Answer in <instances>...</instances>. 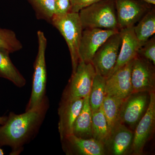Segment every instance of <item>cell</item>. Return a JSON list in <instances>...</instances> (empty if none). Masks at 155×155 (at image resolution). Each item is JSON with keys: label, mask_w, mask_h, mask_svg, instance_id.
Listing matches in <instances>:
<instances>
[{"label": "cell", "mask_w": 155, "mask_h": 155, "mask_svg": "<svg viewBox=\"0 0 155 155\" xmlns=\"http://www.w3.org/2000/svg\"><path fill=\"white\" fill-rule=\"evenodd\" d=\"M140 1H143V2L148 3L150 5H155V0H140Z\"/></svg>", "instance_id": "f1b7e54d"}, {"label": "cell", "mask_w": 155, "mask_h": 155, "mask_svg": "<svg viewBox=\"0 0 155 155\" xmlns=\"http://www.w3.org/2000/svg\"><path fill=\"white\" fill-rule=\"evenodd\" d=\"M154 66L138 54L132 60L131 81L133 93L154 91Z\"/></svg>", "instance_id": "52a82bcc"}, {"label": "cell", "mask_w": 155, "mask_h": 155, "mask_svg": "<svg viewBox=\"0 0 155 155\" xmlns=\"http://www.w3.org/2000/svg\"><path fill=\"white\" fill-rule=\"evenodd\" d=\"M38 41V50L34 64L32 77L31 94L25 111L31 109L41 102L46 95L47 72L45 54L47 39L45 33L39 30L37 33Z\"/></svg>", "instance_id": "277c9868"}, {"label": "cell", "mask_w": 155, "mask_h": 155, "mask_svg": "<svg viewBox=\"0 0 155 155\" xmlns=\"http://www.w3.org/2000/svg\"><path fill=\"white\" fill-rule=\"evenodd\" d=\"M92 131L93 138L105 145L110 136V131L102 107L92 113Z\"/></svg>", "instance_id": "7402d4cb"}, {"label": "cell", "mask_w": 155, "mask_h": 155, "mask_svg": "<svg viewBox=\"0 0 155 155\" xmlns=\"http://www.w3.org/2000/svg\"><path fill=\"white\" fill-rule=\"evenodd\" d=\"M70 1L72 4L71 12L79 13V11L82 9L101 0H70Z\"/></svg>", "instance_id": "4316f807"}, {"label": "cell", "mask_w": 155, "mask_h": 155, "mask_svg": "<svg viewBox=\"0 0 155 155\" xmlns=\"http://www.w3.org/2000/svg\"><path fill=\"white\" fill-rule=\"evenodd\" d=\"M137 54L155 65V36L150 38L140 48Z\"/></svg>", "instance_id": "d4e9b609"}, {"label": "cell", "mask_w": 155, "mask_h": 155, "mask_svg": "<svg viewBox=\"0 0 155 155\" xmlns=\"http://www.w3.org/2000/svg\"><path fill=\"white\" fill-rule=\"evenodd\" d=\"M150 101L147 92L133 93L123 101L119 114L120 122L134 128L146 111Z\"/></svg>", "instance_id": "9c48e42d"}, {"label": "cell", "mask_w": 155, "mask_h": 155, "mask_svg": "<svg viewBox=\"0 0 155 155\" xmlns=\"http://www.w3.org/2000/svg\"><path fill=\"white\" fill-rule=\"evenodd\" d=\"M83 29L101 28L119 30L115 0H101L79 11Z\"/></svg>", "instance_id": "7a4b0ae2"}, {"label": "cell", "mask_w": 155, "mask_h": 155, "mask_svg": "<svg viewBox=\"0 0 155 155\" xmlns=\"http://www.w3.org/2000/svg\"><path fill=\"white\" fill-rule=\"evenodd\" d=\"M134 27H127L119 30L122 37V44L118 59L112 74L132 61L137 55L141 46L136 36Z\"/></svg>", "instance_id": "2e32d148"}, {"label": "cell", "mask_w": 155, "mask_h": 155, "mask_svg": "<svg viewBox=\"0 0 155 155\" xmlns=\"http://www.w3.org/2000/svg\"><path fill=\"white\" fill-rule=\"evenodd\" d=\"M106 78L96 72L89 97L92 113L98 110L102 106L106 96Z\"/></svg>", "instance_id": "44dd1931"}, {"label": "cell", "mask_w": 155, "mask_h": 155, "mask_svg": "<svg viewBox=\"0 0 155 155\" xmlns=\"http://www.w3.org/2000/svg\"><path fill=\"white\" fill-rule=\"evenodd\" d=\"M10 53L0 48V77L9 80L15 86L21 88L25 86V77L13 64L10 58Z\"/></svg>", "instance_id": "e0dca14e"}, {"label": "cell", "mask_w": 155, "mask_h": 155, "mask_svg": "<svg viewBox=\"0 0 155 155\" xmlns=\"http://www.w3.org/2000/svg\"><path fill=\"white\" fill-rule=\"evenodd\" d=\"M124 100L110 95L106 94L105 97L102 107L107 123L110 135L114 127L121 122L119 114Z\"/></svg>", "instance_id": "ffe728a7"}, {"label": "cell", "mask_w": 155, "mask_h": 155, "mask_svg": "<svg viewBox=\"0 0 155 155\" xmlns=\"http://www.w3.org/2000/svg\"><path fill=\"white\" fill-rule=\"evenodd\" d=\"M35 11L37 18L51 23L55 15V0H27Z\"/></svg>", "instance_id": "603a6c76"}, {"label": "cell", "mask_w": 155, "mask_h": 155, "mask_svg": "<svg viewBox=\"0 0 155 155\" xmlns=\"http://www.w3.org/2000/svg\"><path fill=\"white\" fill-rule=\"evenodd\" d=\"M7 116H0V125H3L5 122Z\"/></svg>", "instance_id": "83f0119b"}, {"label": "cell", "mask_w": 155, "mask_h": 155, "mask_svg": "<svg viewBox=\"0 0 155 155\" xmlns=\"http://www.w3.org/2000/svg\"><path fill=\"white\" fill-rule=\"evenodd\" d=\"M134 133L125 124L119 123L111 131L107 141L104 145L111 154H126L132 150Z\"/></svg>", "instance_id": "9a60e30c"}, {"label": "cell", "mask_w": 155, "mask_h": 155, "mask_svg": "<svg viewBox=\"0 0 155 155\" xmlns=\"http://www.w3.org/2000/svg\"><path fill=\"white\" fill-rule=\"evenodd\" d=\"M132 61L117 69L106 78V95L125 100L133 93L131 81Z\"/></svg>", "instance_id": "7c38bea8"}, {"label": "cell", "mask_w": 155, "mask_h": 155, "mask_svg": "<svg viewBox=\"0 0 155 155\" xmlns=\"http://www.w3.org/2000/svg\"><path fill=\"white\" fill-rule=\"evenodd\" d=\"M51 23L60 31L67 42L73 73L79 62V45L83 31L79 14L70 12L63 15H54Z\"/></svg>", "instance_id": "3957f363"}, {"label": "cell", "mask_w": 155, "mask_h": 155, "mask_svg": "<svg viewBox=\"0 0 155 155\" xmlns=\"http://www.w3.org/2000/svg\"><path fill=\"white\" fill-rule=\"evenodd\" d=\"M119 30L135 25L152 5L140 0H115Z\"/></svg>", "instance_id": "ba28073f"}, {"label": "cell", "mask_w": 155, "mask_h": 155, "mask_svg": "<svg viewBox=\"0 0 155 155\" xmlns=\"http://www.w3.org/2000/svg\"><path fill=\"white\" fill-rule=\"evenodd\" d=\"M0 48L5 49L11 54L22 50L23 45L14 31L0 28Z\"/></svg>", "instance_id": "cb8c5ba5"}, {"label": "cell", "mask_w": 155, "mask_h": 155, "mask_svg": "<svg viewBox=\"0 0 155 155\" xmlns=\"http://www.w3.org/2000/svg\"><path fill=\"white\" fill-rule=\"evenodd\" d=\"M61 141L67 154L103 155L106 153L104 144L93 137L83 138L72 134Z\"/></svg>", "instance_id": "5bb4252c"}, {"label": "cell", "mask_w": 155, "mask_h": 155, "mask_svg": "<svg viewBox=\"0 0 155 155\" xmlns=\"http://www.w3.org/2000/svg\"><path fill=\"white\" fill-rule=\"evenodd\" d=\"M96 73L92 63L79 61L64 90L61 100L84 98L89 95Z\"/></svg>", "instance_id": "5b68a950"}, {"label": "cell", "mask_w": 155, "mask_h": 155, "mask_svg": "<svg viewBox=\"0 0 155 155\" xmlns=\"http://www.w3.org/2000/svg\"><path fill=\"white\" fill-rule=\"evenodd\" d=\"M148 106L144 115L136 125L134 133L132 150L135 155H141L145 145L150 138L155 126V94L154 91L149 93Z\"/></svg>", "instance_id": "8fae6325"}, {"label": "cell", "mask_w": 155, "mask_h": 155, "mask_svg": "<svg viewBox=\"0 0 155 155\" xmlns=\"http://www.w3.org/2000/svg\"><path fill=\"white\" fill-rule=\"evenodd\" d=\"M70 0H55V15H63L71 12Z\"/></svg>", "instance_id": "484cf974"}, {"label": "cell", "mask_w": 155, "mask_h": 155, "mask_svg": "<svg viewBox=\"0 0 155 155\" xmlns=\"http://www.w3.org/2000/svg\"><path fill=\"white\" fill-rule=\"evenodd\" d=\"M89 97V95L84 98L82 108L73 125V134L83 138L92 137V112Z\"/></svg>", "instance_id": "ac0fdd59"}, {"label": "cell", "mask_w": 155, "mask_h": 155, "mask_svg": "<svg viewBox=\"0 0 155 155\" xmlns=\"http://www.w3.org/2000/svg\"><path fill=\"white\" fill-rule=\"evenodd\" d=\"M50 107L46 95L37 105L24 113L10 112L5 122L0 125V147L11 148V155H19L38 133Z\"/></svg>", "instance_id": "6da1fadb"}, {"label": "cell", "mask_w": 155, "mask_h": 155, "mask_svg": "<svg viewBox=\"0 0 155 155\" xmlns=\"http://www.w3.org/2000/svg\"><path fill=\"white\" fill-rule=\"evenodd\" d=\"M134 33L141 47L155 33V10L152 8L134 27Z\"/></svg>", "instance_id": "d6986e66"}, {"label": "cell", "mask_w": 155, "mask_h": 155, "mask_svg": "<svg viewBox=\"0 0 155 155\" xmlns=\"http://www.w3.org/2000/svg\"><path fill=\"white\" fill-rule=\"evenodd\" d=\"M84 98L61 100L58 108V130L61 140L73 134V125L82 108Z\"/></svg>", "instance_id": "4fadbf2b"}, {"label": "cell", "mask_w": 155, "mask_h": 155, "mask_svg": "<svg viewBox=\"0 0 155 155\" xmlns=\"http://www.w3.org/2000/svg\"><path fill=\"white\" fill-rule=\"evenodd\" d=\"M118 30L86 28L82 31L79 48V61L91 63L98 49Z\"/></svg>", "instance_id": "30bf717a"}, {"label": "cell", "mask_w": 155, "mask_h": 155, "mask_svg": "<svg viewBox=\"0 0 155 155\" xmlns=\"http://www.w3.org/2000/svg\"><path fill=\"white\" fill-rule=\"evenodd\" d=\"M122 44L120 31L110 37L98 49L92 64L98 73L107 78L112 74L116 65Z\"/></svg>", "instance_id": "8992f818"}, {"label": "cell", "mask_w": 155, "mask_h": 155, "mask_svg": "<svg viewBox=\"0 0 155 155\" xmlns=\"http://www.w3.org/2000/svg\"><path fill=\"white\" fill-rule=\"evenodd\" d=\"M4 154H5V153H4V151L0 147V155H3Z\"/></svg>", "instance_id": "f546056e"}]
</instances>
